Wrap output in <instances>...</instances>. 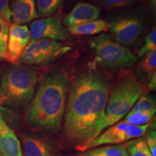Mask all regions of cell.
Masks as SVG:
<instances>
[{
    "label": "cell",
    "instance_id": "cell-1",
    "mask_svg": "<svg viewBox=\"0 0 156 156\" xmlns=\"http://www.w3.org/2000/svg\"><path fill=\"white\" fill-rule=\"evenodd\" d=\"M109 93L108 81L98 73L90 72L73 82L64 112L67 143L77 150L101 133Z\"/></svg>",
    "mask_w": 156,
    "mask_h": 156
},
{
    "label": "cell",
    "instance_id": "cell-2",
    "mask_svg": "<svg viewBox=\"0 0 156 156\" xmlns=\"http://www.w3.org/2000/svg\"><path fill=\"white\" fill-rule=\"evenodd\" d=\"M69 87V76L64 70H53L43 76L25 114L28 125L48 134L58 133Z\"/></svg>",
    "mask_w": 156,
    "mask_h": 156
},
{
    "label": "cell",
    "instance_id": "cell-3",
    "mask_svg": "<svg viewBox=\"0 0 156 156\" xmlns=\"http://www.w3.org/2000/svg\"><path fill=\"white\" fill-rule=\"evenodd\" d=\"M35 66L9 64L0 77V104L23 108L32 101L38 83Z\"/></svg>",
    "mask_w": 156,
    "mask_h": 156
},
{
    "label": "cell",
    "instance_id": "cell-4",
    "mask_svg": "<svg viewBox=\"0 0 156 156\" xmlns=\"http://www.w3.org/2000/svg\"><path fill=\"white\" fill-rule=\"evenodd\" d=\"M142 92V85L129 76L119 83L109 93L101 133L109 126L121 122L130 111Z\"/></svg>",
    "mask_w": 156,
    "mask_h": 156
},
{
    "label": "cell",
    "instance_id": "cell-5",
    "mask_svg": "<svg viewBox=\"0 0 156 156\" xmlns=\"http://www.w3.org/2000/svg\"><path fill=\"white\" fill-rule=\"evenodd\" d=\"M98 62L107 69L127 68L136 63L137 58L127 48L114 41L106 34H101L90 40Z\"/></svg>",
    "mask_w": 156,
    "mask_h": 156
},
{
    "label": "cell",
    "instance_id": "cell-6",
    "mask_svg": "<svg viewBox=\"0 0 156 156\" xmlns=\"http://www.w3.org/2000/svg\"><path fill=\"white\" fill-rule=\"evenodd\" d=\"M71 49L70 46L50 39L30 41L15 64L47 65L58 60Z\"/></svg>",
    "mask_w": 156,
    "mask_h": 156
},
{
    "label": "cell",
    "instance_id": "cell-7",
    "mask_svg": "<svg viewBox=\"0 0 156 156\" xmlns=\"http://www.w3.org/2000/svg\"><path fill=\"white\" fill-rule=\"evenodd\" d=\"M150 126V123L145 125L134 126L122 121L109 126L106 131L101 133L86 145L77 148V151L84 152L102 145L124 143L135 138L141 137L146 133Z\"/></svg>",
    "mask_w": 156,
    "mask_h": 156
},
{
    "label": "cell",
    "instance_id": "cell-8",
    "mask_svg": "<svg viewBox=\"0 0 156 156\" xmlns=\"http://www.w3.org/2000/svg\"><path fill=\"white\" fill-rule=\"evenodd\" d=\"M145 23L136 14L126 15L114 19L110 23V30L115 42L124 46H133L143 34Z\"/></svg>",
    "mask_w": 156,
    "mask_h": 156
},
{
    "label": "cell",
    "instance_id": "cell-9",
    "mask_svg": "<svg viewBox=\"0 0 156 156\" xmlns=\"http://www.w3.org/2000/svg\"><path fill=\"white\" fill-rule=\"evenodd\" d=\"M30 41L40 39H50L56 41H66L71 36L62 23L58 16H51L33 21L30 26Z\"/></svg>",
    "mask_w": 156,
    "mask_h": 156
},
{
    "label": "cell",
    "instance_id": "cell-10",
    "mask_svg": "<svg viewBox=\"0 0 156 156\" xmlns=\"http://www.w3.org/2000/svg\"><path fill=\"white\" fill-rule=\"evenodd\" d=\"M30 41V30L25 25H9L6 61L15 64Z\"/></svg>",
    "mask_w": 156,
    "mask_h": 156
},
{
    "label": "cell",
    "instance_id": "cell-11",
    "mask_svg": "<svg viewBox=\"0 0 156 156\" xmlns=\"http://www.w3.org/2000/svg\"><path fill=\"white\" fill-rule=\"evenodd\" d=\"M23 156H59V150L54 140L38 135L22 136Z\"/></svg>",
    "mask_w": 156,
    "mask_h": 156
},
{
    "label": "cell",
    "instance_id": "cell-12",
    "mask_svg": "<svg viewBox=\"0 0 156 156\" xmlns=\"http://www.w3.org/2000/svg\"><path fill=\"white\" fill-rule=\"evenodd\" d=\"M101 9L87 2H79L64 17L63 23L67 28L92 22L100 18Z\"/></svg>",
    "mask_w": 156,
    "mask_h": 156
},
{
    "label": "cell",
    "instance_id": "cell-13",
    "mask_svg": "<svg viewBox=\"0 0 156 156\" xmlns=\"http://www.w3.org/2000/svg\"><path fill=\"white\" fill-rule=\"evenodd\" d=\"M11 20L17 25H25L39 17L36 0H12Z\"/></svg>",
    "mask_w": 156,
    "mask_h": 156
},
{
    "label": "cell",
    "instance_id": "cell-14",
    "mask_svg": "<svg viewBox=\"0 0 156 156\" xmlns=\"http://www.w3.org/2000/svg\"><path fill=\"white\" fill-rule=\"evenodd\" d=\"M0 154L1 156H23L20 142L11 129L0 133Z\"/></svg>",
    "mask_w": 156,
    "mask_h": 156
},
{
    "label": "cell",
    "instance_id": "cell-15",
    "mask_svg": "<svg viewBox=\"0 0 156 156\" xmlns=\"http://www.w3.org/2000/svg\"><path fill=\"white\" fill-rule=\"evenodd\" d=\"M110 28V23L105 20H97L77 25V26L68 28L67 30L69 34L74 36H93L107 32Z\"/></svg>",
    "mask_w": 156,
    "mask_h": 156
},
{
    "label": "cell",
    "instance_id": "cell-16",
    "mask_svg": "<svg viewBox=\"0 0 156 156\" xmlns=\"http://www.w3.org/2000/svg\"><path fill=\"white\" fill-rule=\"evenodd\" d=\"M77 156H129L123 145H108L87 150Z\"/></svg>",
    "mask_w": 156,
    "mask_h": 156
},
{
    "label": "cell",
    "instance_id": "cell-17",
    "mask_svg": "<svg viewBox=\"0 0 156 156\" xmlns=\"http://www.w3.org/2000/svg\"><path fill=\"white\" fill-rule=\"evenodd\" d=\"M129 156H152L143 138H135L123 145Z\"/></svg>",
    "mask_w": 156,
    "mask_h": 156
},
{
    "label": "cell",
    "instance_id": "cell-18",
    "mask_svg": "<svg viewBox=\"0 0 156 156\" xmlns=\"http://www.w3.org/2000/svg\"><path fill=\"white\" fill-rule=\"evenodd\" d=\"M63 0H36V9L38 16L51 17L58 10Z\"/></svg>",
    "mask_w": 156,
    "mask_h": 156
},
{
    "label": "cell",
    "instance_id": "cell-19",
    "mask_svg": "<svg viewBox=\"0 0 156 156\" xmlns=\"http://www.w3.org/2000/svg\"><path fill=\"white\" fill-rule=\"evenodd\" d=\"M155 111L145 112H129L124 117V122L134 126L145 125L153 119L155 114Z\"/></svg>",
    "mask_w": 156,
    "mask_h": 156
},
{
    "label": "cell",
    "instance_id": "cell-20",
    "mask_svg": "<svg viewBox=\"0 0 156 156\" xmlns=\"http://www.w3.org/2000/svg\"><path fill=\"white\" fill-rule=\"evenodd\" d=\"M156 110L155 102L153 96L145 95L140 96L129 112H145Z\"/></svg>",
    "mask_w": 156,
    "mask_h": 156
},
{
    "label": "cell",
    "instance_id": "cell-21",
    "mask_svg": "<svg viewBox=\"0 0 156 156\" xmlns=\"http://www.w3.org/2000/svg\"><path fill=\"white\" fill-rule=\"evenodd\" d=\"M9 28V23L6 22L0 17V62L6 59Z\"/></svg>",
    "mask_w": 156,
    "mask_h": 156
},
{
    "label": "cell",
    "instance_id": "cell-22",
    "mask_svg": "<svg viewBox=\"0 0 156 156\" xmlns=\"http://www.w3.org/2000/svg\"><path fill=\"white\" fill-rule=\"evenodd\" d=\"M140 0H96L97 3L105 9L126 8L132 7L140 2Z\"/></svg>",
    "mask_w": 156,
    "mask_h": 156
},
{
    "label": "cell",
    "instance_id": "cell-23",
    "mask_svg": "<svg viewBox=\"0 0 156 156\" xmlns=\"http://www.w3.org/2000/svg\"><path fill=\"white\" fill-rule=\"evenodd\" d=\"M141 69L143 72L149 75L155 73L156 69V50L149 52L143 56L141 62Z\"/></svg>",
    "mask_w": 156,
    "mask_h": 156
},
{
    "label": "cell",
    "instance_id": "cell-24",
    "mask_svg": "<svg viewBox=\"0 0 156 156\" xmlns=\"http://www.w3.org/2000/svg\"><path fill=\"white\" fill-rule=\"evenodd\" d=\"M156 50V28L155 27L152 29L147 36L146 37L143 46L140 50L136 58L143 57L149 52Z\"/></svg>",
    "mask_w": 156,
    "mask_h": 156
},
{
    "label": "cell",
    "instance_id": "cell-25",
    "mask_svg": "<svg viewBox=\"0 0 156 156\" xmlns=\"http://www.w3.org/2000/svg\"><path fill=\"white\" fill-rule=\"evenodd\" d=\"M145 141L152 156H156V132L155 126L150 127Z\"/></svg>",
    "mask_w": 156,
    "mask_h": 156
},
{
    "label": "cell",
    "instance_id": "cell-26",
    "mask_svg": "<svg viewBox=\"0 0 156 156\" xmlns=\"http://www.w3.org/2000/svg\"><path fill=\"white\" fill-rule=\"evenodd\" d=\"M9 1L10 0H0V17L7 23L12 21Z\"/></svg>",
    "mask_w": 156,
    "mask_h": 156
},
{
    "label": "cell",
    "instance_id": "cell-27",
    "mask_svg": "<svg viewBox=\"0 0 156 156\" xmlns=\"http://www.w3.org/2000/svg\"><path fill=\"white\" fill-rule=\"evenodd\" d=\"M156 74L154 73L150 76L149 82H148V87L152 90H155L156 87Z\"/></svg>",
    "mask_w": 156,
    "mask_h": 156
},
{
    "label": "cell",
    "instance_id": "cell-28",
    "mask_svg": "<svg viewBox=\"0 0 156 156\" xmlns=\"http://www.w3.org/2000/svg\"><path fill=\"white\" fill-rule=\"evenodd\" d=\"M9 129H10V128L9 127L8 125L3 120L1 114H0V133H4V132L8 131Z\"/></svg>",
    "mask_w": 156,
    "mask_h": 156
},
{
    "label": "cell",
    "instance_id": "cell-29",
    "mask_svg": "<svg viewBox=\"0 0 156 156\" xmlns=\"http://www.w3.org/2000/svg\"><path fill=\"white\" fill-rule=\"evenodd\" d=\"M148 2L151 5V7L152 9H155V0H147Z\"/></svg>",
    "mask_w": 156,
    "mask_h": 156
},
{
    "label": "cell",
    "instance_id": "cell-30",
    "mask_svg": "<svg viewBox=\"0 0 156 156\" xmlns=\"http://www.w3.org/2000/svg\"><path fill=\"white\" fill-rule=\"evenodd\" d=\"M0 77H1V71H0Z\"/></svg>",
    "mask_w": 156,
    "mask_h": 156
},
{
    "label": "cell",
    "instance_id": "cell-31",
    "mask_svg": "<svg viewBox=\"0 0 156 156\" xmlns=\"http://www.w3.org/2000/svg\"><path fill=\"white\" fill-rule=\"evenodd\" d=\"M0 156H1V154H0Z\"/></svg>",
    "mask_w": 156,
    "mask_h": 156
}]
</instances>
